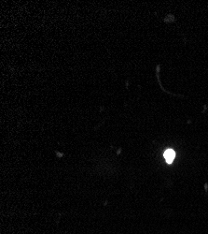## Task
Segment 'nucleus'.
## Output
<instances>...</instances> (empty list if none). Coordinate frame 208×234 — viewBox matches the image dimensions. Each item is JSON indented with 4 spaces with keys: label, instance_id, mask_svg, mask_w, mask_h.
<instances>
[{
    "label": "nucleus",
    "instance_id": "1",
    "mask_svg": "<svg viewBox=\"0 0 208 234\" xmlns=\"http://www.w3.org/2000/svg\"><path fill=\"white\" fill-rule=\"evenodd\" d=\"M176 157V153H174V150L172 149H168L164 152V158L167 163H172L173 160Z\"/></svg>",
    "mask_w": 208,
    "mask_h": 234
}]
</instances>
